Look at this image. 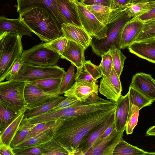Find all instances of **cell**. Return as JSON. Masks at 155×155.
<instances>
[{"mask_svg":"<svg viewBox=\"0 0 155 155\" xmlns=\"http://www.w3.org/2000/svg\"><path fill=\"white\" fill-rule=\"evenodd\" d=\"M154 39H155V19L144 22L141 31L134 42Z\"/></svg>","mask_w":155,"mask_h":155,"instance_id":"cell-36","label":"cell"},{"mask_svg":"<svg viewBox=\"0 0 155 155\" xmlns=\"http://www.w3.org/2000/svg\"><path fill=\"white\" fill-rule=\"evenodd\" d=\"M85 6L101 23L106 26L113 21L125 8L121 7L112 9L108 6L96 5Z\"/></svg>","mask_w":155,"mask_h":155,"instance_id":"cell-18","label":"cell"},{"mask_svg":"<svg viewBox=\"0 0 155 155\" xmlns=\"http://www.w3.org/2000/svg\"><path fill=\"white\" fill-rule=\"evenodd\" d=\"M85 49L81 45L68 40L67 47L61 55V58L70 61L77 68L82 67L86 61Z\"/></svg>","mask_w":155,"mask_h":155,"instance_id":"cell-20","label":"cell"},{"mask_svg":"<svg viewBox=\"0 0 155 155\" xmlns=\"http://www.w3.org/2000/svg\"><path fill=\"white\" fill-rule=\"evenodd\" d=\"M21 113L16 112L0 102V134L3 132Z\"/></svg>","mask_w":155,"mask_h":155,"instance_id":"cell-29","label":"cell"},{"mask_svg":"<svg viewBox=\"0 0 155 155\" xmlns=\"http://www.w3.org/2000/svg\"><path fill=\"white\" fill-rule=\"evenodd\" d=\"M116 102L115 111V128L117 131L125 130L128 115L129 101L128 92L125 95H120Z\"/></svg>","mask_w":155,"mask_h":155,"instance_id":"cell-21","label":"cell"},{"mask_svg":"<svg viewBox=\"0 0 155 155\" xmlns=\"http://www.w3.org/2000/svg\"><path fill=\"white\" fill-rule=\"evenodd\" d=\"M26 83L13 80L0 82V102L18 113L27 109L24 97Z\"/></svg>","mask_w":155,"mask_h":155,"instance_id":"cell-5","label":"cell"},{"mask_svg":"<svg viewBox=\"0 0 155 155\" xmlns=\"http://www.w3.org/2000/svg\"><path fill=\"white\" fill-rule=\"evenodd\" d=\"M36 124H31L24 118L11 142L10 146L14 148L24 142L29 132Z\"/></svg>","mask_w":155,"mask_h":155,"instance_id":"cell-30","label":"cell"},{"mask_svg":"<svg viewBox=\"0 0 155 155\" xmlns=\"http://www.w3.org/2000/svg\"><path fill=\"white\" fill-rule=\"evenodd\" d=\"M20 58H18L15 61L5 78L6 80H11L18 73L23 64L20 61Z\"/></svg>","mask_w":155,"mask_h":155,"instance_id":"cell-45","label":"cell"},{"mask_svg":"<svg viewBox=\"0 0 155 155\" xmlns=\"http://www.w3.org/2000/svg\"><path fill=\"white\" fill-rule=\"evenodd\" d=\"M127 48L130 52L155 63V39L134 42Z\"/></svg>","mask_w":155,"mask_h":155,"instance_id":"cell-22","label":"cell"},{"mask_svg":"<svg viewBox=\"0 0 155 155\" xmlns=\"http://www.w3.org/2000/svg\"><path fill=\"white\" fill-rule=\"evenodd\" d=\"M79 70L82 76L91 81H97L98 79L103 76L99 66L92 63L90 60L86 61Z\"/></svg>","mask_w":155,"mask_h":155,"instance_id":"cell-33","label":"cell"},{"mask_svg":"<svg viewBox=\"0 0 155 155\" xmlns=\"http://www.w3.org/2000/svg\"><path fill=\"white\" fill-rule=\"evenodd\" d=\"M98 89L97 82L75 81L71 88L64 93V96L74 97L80 101H84L92 94L98 92Z\"/></svg>","mask_w":155,"mask_h":155,"instance_id":"cell-14","label":"cell"},{"mask_svg":"<svg viewBox=\"0 0 155 155\" xmlns=\"http://www.w3.org/2000/svg\"><path fill=\"white\" fill-rule=\"evenodd\" d=\"M122 90L120 77L113 67L108 77L102 76L98 91L107 99L116 102L121 95Z\"/></svg>","mask_w":155,"mask_h":155,"instance_id":"cell-10","label":"cell"},{"mask_svg":"<svg viewBox=\"0 0 155 155\" xmlns=\"http://www.w3.org/2000/svg\"><path fill=\"white\" fill-rule=\"evenodd\" d=\"M114 128L115 123L114 121L101 134L99 138L95 141L91 147L96 146L100 143L105 138L110 134Z\"/></svg>","mask_w":155,"mask_h":155,"instance_id":"cell-48","label":"cell"},{"mask_svg":"<svg viewBox=\"0 0 155 155\" xmlns=\"http://www.w3.org/2000/svg\"><path fill=\"white\" fill-rule=\"evenodd\" d=\"M124 131H118L115 128L100 143L91 147L85 155H113L117 144L123 139Z\"/></svg>","mask_w":155,"mask_h":155,"instance_id":"cell-12","label":"cell"},{"mask_svg":"<svg viewBox=\"0 0 155 155\" xmlns=\"http://www.w3.org/2000/svg\"><path fill=\"white\" fill-rule=\"evenodd\" d=\"M114 4L117 7H125L131 2L132 0H113Z\"/></svg>","mask_w":155,"mask_h":155,"instance_id":"cell-49","label":"cell"},{"mask_svg":"<svg viewBox=\"0 0 155 155\" xmlns=\"http://www.w3.org/2000/svg\"><path fill=\"white\" fill-rule=\"evenodd\" d=\"M75 66L71 64L62 78L60 89L61 95L70 89L73 84L76 75Z\"/></svg>","mask_w":155,"mask_h":155,"instance_id":"cell-37","label":"cell"},{"mask_svg":"<svg viewBox=\"0 0 155 155\" xmlns=\"http://www.w3.org/2000/svg\"><path fill=\"white\" fill-rule=\"evenodd\" d=\"M61 125L46 130L36 136L24 141L14 148L38 147L46 143L53 137L56 131Z\"/></svg>","mask_w":155,"mask_h":155,"instance_id":"cell-25","label":"cell"},{"mask_svg":"<svg viewBox=\"0 0 155 155\" xmlns=\"http://www.w3.org/2000/svg\"><path fill=\"white\" fill-rule=\"evenodd\" d=\"M68 39L63 35L50 41L45 42V46L51 50L57 52L61 56L66 48Z\"/></svg>","mask_w":155,"mask_h":155,"instance_id":"cell-39","label":"cell"},{"mask_svg":"<svg viewBox=\"0 0 155 155\" xmlns=\"http://www.w3.org/2000/svg\"><path fill=\"white\" fill-rule=\"evenodd\" d=\"M151 0H132L131 2L136 3L143 2H148Z\"/></svg>","mask_w":155,"mask_h":155,"instance_id":"cell-51","label":"cell"},{"mask_svg":"<svg viewBox=\"0 0 155 155\" xmlns=\"http://www.w3.org/2000/svg\"><path fill=\"white\" fill-rule=\"evenodd\" d=\"M61 29L62 35L69 40L82 45L86 50L91 45L92 39L83 27L69 23H63Z\"/></svg>","mask_w":155,"mask_h":155,"instance_id":"cell-15","label":"cell"},{"mask_svg":"<svg viewBox=\"0 0 155 155\" xmlns=\"http://www.w3.org/2000/svg\"><path fill=\"white\" fill-rule=\"evenodd\" d=\"M31 32L19 17L15 19H9L3 16L0 17V34L10 33L31 37Z\"/></svg>","mask_w":155,"mask_h":155,"instance_id":"cell-19","label":"cell"},{"mask_svg":"<svg viewBox=\"0 0 155 155\" xmlns=\"http://www.w3.org/2000/svg\"><path fill=\"white\" fill-rule=\"evenodd\" d=\"M134 18L138 19L144 22L155 19V1L153 0V5L148 11Z\"/></svg>","mask_w":155,"mask_h":155,"instance_id":"cell-44","label":"cell"},{"mask_svg":"<svg viewBox=\"0 0 155 155\" xmlns=\"http://www.w3.org/2000/svg\"><path fill=\"white\" fill-rule=\"evenodd\" d=\"M114 113L96 127L81 140L78 148L77 155H85L90 149L104 132L114 121Z\"/></svg>","mask_w":155,"mask_h":155,"instance_id":"cell-13","label":"cell"},{"mask_svg":"<svg viewBox=\"0 0 155 155\" xmlns=\"http://www.w3.org/2000/svg\"><path fill=\"white\" fill-rule=\"evenodd\" d=\"M146 136H155V125L150 127L146 132Z\"/></svg>","mask_w":155,"mask_h":155,"instance_id":"cell-50","label":"cell"},{"mask_svg":"<svg viewBox=\"0 0 155 155\" xmlns=\"http://www.w3.org/2000/svg\"><path fill=\"white\" fill-rule=\"evenodd\" d=\"M155 155V152H149L132 145L124 140H120L114 150L113 155Z\"/></svg>","mask_w":155,"mask_h":155,"instance_id":"cell-27","label":"cell"},{"mask_svg":"<svg viewBox=\"0 0 155 155\" xmlns=\"http://www.w3.org/2000/svg\"><path fill=\"white\" fill-rule=\"evenodd\" d=\"M61 57L57 52L40 43L24 51L20 58L22 63L40 66L57 65Z\"/></svg>","mask_w":155,"mask_h":155,"instance_id":"cell-6","label":"cell"},{"mask_svg":"<svg viewBox=\"0 0 155 155\" xmlns=\"http://www.w3.org/2000/svg\"><path fill=\"white\" fill-rule=\"evenodd\" d=\"M144 23L141 20L133 18L125 24L121 35V49L127 48L134 42L141 31Z\"/></svg>","mask_w":155,"mask_h":155,"instance_id":"cell-17","label":"cell"},{"mask_svg":"<svg viewBox=\"0 0 155 155\" xmlns=\"http://www.w3.org/2000/svg\"><path fill=\"white\" fill-rule=\"evenodd\" d=\"M130 86L153 102L155 101V80L150 74L138 73L133 77Z\"/></svg>","mask_w":155,"mask_h":155,"instance_id":"cell-11","label":"cell"},{"mask_svg":"<svg viewBox=\"0 0 155 155\" xmlns=\"http://www.w3.org/2000/svg\"><path fill=\"white\" fill-rule=\"evenodd\" d=\"M19 17L42 41L48 42L62 35L61 25L45 7L31 8L19 13Z\"/></svg>","mask_w":155,"mask_h":155,"instance_id":"cell-2","label":"cell"},{"mask_svg":"<svg viewBox=\"0 0 155 155\" xmlns=\"http://www.w3.org/2000/svg\"><path fill=\"white\" fill-rule=\"evenodd\" d=\"M13 149L10 146H8L5 144L0 139V155H15Z\"/></svg>","mask_w":155,"mask_h":155,"instance_id":"cell-47","label":"cell"},{"mask_svg":"<svg viewBox=\"0 0 155 155\" xmlns=\"http://www.w3.org/2000/svg\"><path fill=\"white\" fill-rule=\"evenodd\" d=\"M13 151L15 155H42L37 147L26 148H13Z\"/></svg>","mask_w":155,"mask_h":155,"instance_id":"cell-41","label":"cell"},{"mask_svg":"<svg viewBox=\"0 0 155 155\" xmlns=\"http://www.w3.org/2000/svg\"><path fill=\"white\" fill-rule=\"evenodd\" d=\"M37 147L42 155H74V152L54 137Z\"/></svg>","mask_w":155,"mask_h":155,"instance_id":"cell-24","label":"cell"},{"mask_svg":"<svg viewBox=\"0 0 155 155\" xmlns=\"http://www.w3.org/2000/svg\"><path fill=\"white\" fill-rule=\"evenodd\" d=\"M26 110L22 112L3 132L0 134V139L6 145L10 146L12 141L24 118V114Z\"/></svg>","mask_w":155,"mask_h":155,"instance_id":"cell-28","label":"cell"},{"mask_svg":"<svg viewBox=\"0 0 155 155\" xmlns=\"http://www.w3.org/2000/svg\"><path fill=\"white\" fill-rule=\"evenodd\" d=\"M22 36L10 33L0 34V82L5 79L15 61L23 52Z\"/></svg>","mask_w":155,"mask_h":155,"instance_id":"cell-3","label":"cell"},{"mask_svg":"<svg viewBox=\"0 0 155 155\" xmlns=\"http://www.w3.org/2000/svg\"><path fill=\"white\" fill-rule=\"evenodd\" d=\"M79 20L83 28L91 37L98 40L106 37L107 26L101 23L82 2H74Z\"/></svg>","mask_w":155,"mask_h":155,"instance_id":"cell-8","label":"cell"},{"mask_svg":"<svg viewBox=\"0 0 155 155\" xmlns=\"http://www.w3.org/2000/svg\"><path fill=\"white\" fill-rule=\"evenodd\" d=\"M78 100L77 99L74 97H67L61 103L50 110H55L67 107Z\"/></svg>","mask_w":155,"mask_h":155,"instance_id":"cell-46","label":"cell"},{"mask_svg":"<svg viewBox=\"0 0 155 155\" xmlns=\"http://www.w3.org/2000/svg\"><path fill=\"white\" fill-rule=\"evenodd\" d=\"M139 110L133 114L127 122L125 127L127 135L131 134L137 124Z\"/></svg>","mask_w":155,"mask_h":155,"instance_id":"cell-42","label":"cell"},{"mask_svg":"<svg viewBox=\"0 0 155 155\" xmlns=\"http://www.w3.org/2000/svg\"><path fill=\"white\" fill-rule=\"evenodd\" d=\"M129 107H137L140 110L143 108L150 105L153 102L131 86L128 91Z\"/></svg>","mask_w":155,"mask_h":155,"instance_id":"cell-32","label":"cell"},{"mask_svg":"<svg viewBox=\"0 0 155 155\" xmlns=\"http://www.w3.org/2000/svg\"><path fill=\"white\" fill-rule=\"evenodd\" d=\"M66 97L61 95L38 107L26 109L24 118H30L44 114L51 110Z\"/></svg>","mask_w":155,"mask_h":155,"instance_id":"cell-26","label":"cell"},{"mask_svg":"<svg viewBox=\"0 0 155 155\" xmlns=\"http://www.w3.org/2000/svg\"><path fill=\"white\" fill-rule=\"evenodd\" d=\"M132 18L128 16L125 10L122 12L107 25L106 37L104 38L98 40L92 37L90 46L92 52L97 56H101L110 50L121 49L120 43L122 29L125 24Z\"/></svg>","mask_w":155,"mask_h":155,"instance_id":"cell-4","label":"cell"},{"mask_svg":"<svg viewBox=\"0 0 155 155\" xmlns=\"http://www.w3.org/2000/svg\"><path fill=\"white\" fill-rule=\"evenodd\" d=\"M66 72L57 65L40 66L23 63L16 74L11 80L26 82L49 78H63Z\"/></svg>","mask_w":155,"mask_h":155,"instance_id":"cell-7","label":"cell"},{"mask_svg":"<svg viewBox=\"0 0 155 155\" xmlns=\"http://www.w3.org/2000/svg\"><path fill=\"white\" fill-rule=\"evenodd\" d=\"M120 50L117 48L110 50L113 68L119 77L123 71L124 62L126 58Z\"/></svg>","mask_w":155,"mask_h":155,"instance_id":"cell-38","label":"cell"},{"mask_svg":"<svg viewBox=\"0 0 155 155\" xmlns=\"http://www.w3.org/2000/svg\"><path fill=\"white\" fill-rule=\"evenodd\" d=\"M101 57V61L98 66L103 76L107 77L110 74L113 67L110 50L102 55Z\"/></svg>","mask_w":155,"mask_h":155,"instance_id":"cell-40","label":"cell"},{"mask_svg":"<svg viewBox=\"0 0 155 155\" xmlns=\"http://www.w3.org/2000/svg\"><path fill=\"white\" fill-rule=\"evenodd\" d=\"M57 4L63 23L83 27L78 17L74 2L69 0H57Z\"/></svg>","mask_w":155,"mask_h":155,"instance_id":"cell-23","label":"cell"},{"mask_svg":"<svg viewBox=\"0 0 155 155\" xmlns=\"http://www.w3.org/2000/svg\"><path fill=\"white\" fill-rule=\"evenodd\" d=\"M153 1L138 3L131 2L125 7V11L129 17L134 18L148 11L153 5Z\"/></svg>","mask_w":155,"mask_h":155,"instance_id":"cell-31","label":"cell"},{"mask_svg":"<svg viewBox=\"0 0 155 155\" xmlns=\"http://www.w3.org/2000/svg\"><path fill=\"white\" fill-rule=\"evenodd\" d=\"M78 1H79V2H83L85 0H78Z\"/></svg>","mask_w":155,"mask_h":155,"instance_id":"cell-53","label":"cell"},{"mask_svg":"<svg viewBox=\"0 0 155 155\" xmlns=\"http://www.w3.org/2000/svg\"><path fill=\"white\" fill-rule=\"evenodd\" d=\"M63 121V118H61L37 124L29 132L25 141L46 130L61 125Z\"/></svg>","mask_w":155,"mask_h":155,"instance_id":"cell-34","label":"cell"},{"mask_svg":"<svg viewBox=\"0 0 155 155\" xmlns=\"http://www.w3.org/2000/svg\"><path fill=\"white\" fill-rule=\"evenodd\" d=\"M57 0H17V8L19 13L31 8L41 6L45 7L54 16L61 25L63 23L62 17L58 11Z\"/></svg>","mask_w":155,"mask_h":155,"instance_id":"cell-16","label":"cell"},{"mask_svg":"<svg viewBox=\"0 0 155 155\" xmlns=\"http://www.w3.org/2000/svg\"><path fill=\"white\" fill-rule=\"evenodd\" d=\"M82 2L85 5H99L108 6L112 9L118 8L116 6L113 0H85Z\"/></svg>","mask_w":155,"mask_h":155,"instance_id":"cell-43","label":"cell"},{"mask_svg":"<svg viewBox=\"0 0 155 155\" xmlns=\"http://www.w3.org/2000/svg\"><path fill=\"white\" fill-rule=\"evenodd\" d=\"M115 108L63 118L62 124L56 130L53 137L70 149L74 155H77L81 140L114 113Z\"/></svg>","mask_w":155,"mask_h":155,"instance_id":"cell-1","label":"cell"},{"mask_svg":"<svg viewBox=\"0 0 155 155\" xmlns=\"http://www.w3.org/2000/svg\"><path fill=\"white\" fill-rule=\"evenodd\" d=\"M61 95L59 89L45 91L37 86L27 82L24 91L26 109L38 107Z\"/></svg>","mask_w":155,"mask_h":155,"instance_id":"cell-9","label":"cell"},{"mask_svg":"<svg viewBox=\"0 0 155 155\" xmlns=\"http://www.w3.org/2000/svg\"><path fill=\"white\" fill-rule=\"evenodd\" d=\"M69 0L71 2H76L78 1V0Z\"/></svg>","mask_w":155,"mask_h":155,"instance_id":"cell-52","label":"cell"},{"mask_svg":"<svg viewBox=\"0 0 155 155\" xmlns=\"http://www.w3.org/2000/svg\"><path fill=\"white\" fill-rule=\"evenodd\" d=\"M62 78H46L27 82L37 86L45 91H48L60 89Z\"/></svg>","mask_w":155,"mask_h":155,"instance_id":"cell-35","label":"cell"}]
</instances>
